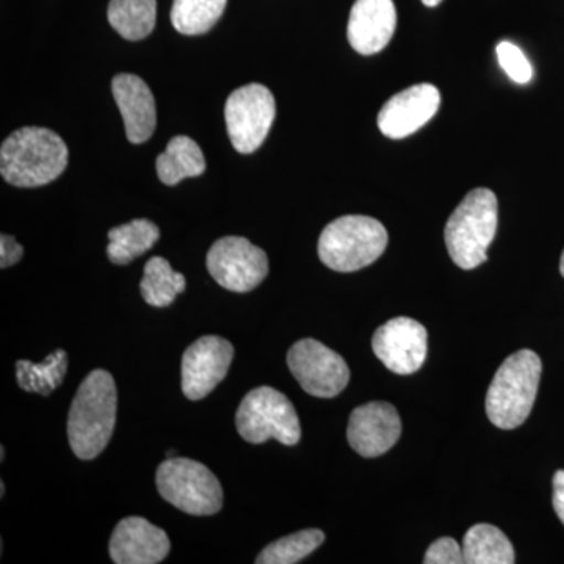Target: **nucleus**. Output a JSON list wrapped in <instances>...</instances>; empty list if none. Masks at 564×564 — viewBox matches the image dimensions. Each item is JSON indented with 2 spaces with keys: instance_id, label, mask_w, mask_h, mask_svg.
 <instances>
[{
  "instance_id": "nucleus-16",
  "label": "nucleus",
  "mask_w": 564,
  "mask_h": 564,
  "mask_svg": "<svg viewBox=\"0 0 564 564\" xmlns=\"http://www.w3.org/2000/svg\"><path fill=\"white\" fill-rule=\"evenodd\" d=\"M397 29L392 0H356L348 20V41L361 55L378 54L391 43Z\"/></svg>"
},
{
  "instance_id": "nucleus-9",
  "label": "nucleus",
  "mask_w": 564,
  "mask_h": 564,
  "mask_svg": "<svg viewBox=\"0 0 564 564\" xmlns=\"http://www.w3.org/2000/svg\"><path fill=\"white\" fill-rule=\"evenodd\" d=\"M207 270L221 288L236 293L254 291L269 274V258L245 237H223L206 258Z\"/></svg>"
},
{
  "instance_id": "nucleus-2",
  "label": "nucleus",
  "mask_w": 564,
  "mask_h": 564,
  "mask_svg": "<svg viewBox=\"0 0 564 564\" xmlns=\"http://www.w3.org/2000/svg\"><path fill=\"white\" fill-rule=\"evenodd\" d=\"M68 154L65 141L51 129H18L0 148V173L14 187H41L65 172Z\"/></svg>"
},
{
  "instance_id": "nucleus-26",
  "label": "nucleus",
  "mask_w": 564,
  "mask_h": 564,
  "mask_svg": "<svg viewBox=\"0 0 564 564\" xmlns=\"http://www.w3.org/2000/svg\"><path fill=\"white\" fill-rule=\"evenodd\" d=\"M496 52L500 66L516 84L525 85L533 79L532 63L516 44L510 43V41H502L497 46Z\"/></svg>"
},
{
  "instance_id": "nucleus-4",
  "label": "nucleus",
  "mask_w": 564,
  "mask_h": 564,
  "mask_svg": "<svg viewBox=\"0 0 564 564\" xmlns=\"http://www.w3.org/2000/svg\"><path fill=\"white\" fill-rule=\"evenodd\" d=\"M499 226V204L489 188H475L445 225V245L452 261L463 270H474L488 261V248Z\"/></svg>"
},
{
  "instance_id": "nucleus-22",
  "label": "nucleus",
  "mask_w": 564,
  "mask_h": 564,
  "mask_svg": "<svg viewBox=\"0 0 564 564\" xmlns=\"http://www.w3.org/2000/svg\"><path fill=\"white\" fill-rule=\"evenodd\" d=\"M185 284L184 274L174 272L166 259L155 256L144 265L143 280L140 282L141 296L150 306L166 307L185 291Z\"/></svg>"
},
{
  "instance_id": "nucleus-20",
  "label": "nucleus",
  "mask_w": 564,
  "mask_h": 564,
  "mask_svg": "<svg viewBox=\"0 0 564 564\" xmlns=\"http://www.w3.org/2000/svg\"><path fill=\"white\" fill-rule=\"evenodd\" d=\"M159 239H161V231H159L158 225L139 218V220H132L111 229L107 256L117 265H126L150 251Z\"/></svg>"
},
{
  "instance_id": "nucleus-19",
  "label": "nucleus",
  "mask_w": 564,
  "mask_h": 564,
  "mask_svg": "<svg viewBox=\"0 0 564 564\" xmlns=\"http://www.w3.org/2000/svg\"><path fill=\"white\" fill-rule=\"evenodd\" d=\"M464 563L513 564V544L502 530L491 524H477L467 530L463 541Z\"/></svg>"
},
{
  "instance_id": "nucleus-3",
  "label": "nucleus",
  "mask_w": 564,
  "mask_h": 564,
  "mask_svg": "<svg viewBox=\"0 0 564 564\" xmlns=\"http://www.w3.org/2000/svg\"><path fill=\"white\" fill-rule=\"evenodd\" d=\"M543 364L532 350L508 356L494 375L486 395V414L500 430L521 426L532 413Z\"/></svg>"
},
{
  "instance_id": "nucleus-21",
  "label": "nucleus",
  "mask_w": 564,
  "mask_h": 564,
  "mask_svg": "<svg viewBox=\"0 0 564 564\" xmlns=\"http://www.w3.org/2000/svg\"><path fill=\"white\" fill-rule=\"evenodd\" d=\"M107 17L122 39H147L158 21V0H110Z\"/></svg>"
},
{
  "instance_id": "nucleus-15",
  "label": "nucleus",
  "mask_w": 564,
  "mask_h": 564,
  "mask_svg": "<svg viewBox=\"0 0 564 564\" xmlns=\"http://www.w3.org/2000/svg\"><path fill=\"white\" fill-rule=\"evenodd\" d=\"M110 558L117 564H158L172 551L169 536L147 519H122L110 538Z\"/></svg>"
},
{
  "instance_id": "nucleus-6",
  "label": "nucleus",
  "mask_w": 564,
  "mask_h": 564,
  "mask_svg": "<svg viewBox=\"0 0 564 564\" xmlns=\"http://www.w3.org/2000/svg\"><path fill=\"white\" fill-rule=\"evenodd\" d=\"M237 432L250 444L276 440L296 445L302 440V426L295 406L284 393L269 386L252 389L243 397L236 414Z\"/></svg>"
},
{
  "instance_id": "nucleus-5",
  "label": "nucleus",
  "mask_w": 564,
  "mask_h": 564,
  "mask_svg": "<svg viewBox=\"0 0 564 564\" xmlns=\"http://www.w3.org/2000/svg\"><path fill=\"white\" fill-rule=\"evenodd\" d=\"M388 242V231L380 221L366 215H345L323 229L318 258L334 272H358L378 261Z\"/></svg>"
},
{
  "instance_id": "nucleus-24",
  "label": "nucleus",
  "mask_w": 564,
  "mask_h": 564,
  "mask_svg": "<svg viewBox=\"0 0 564 564\" xmlns=\"http://www.w3.org/2000/svg\"><path fill=\"white\" fill-rule=\"evenodd\" d=\"M228 0H173V28L182 35H203L220 21Z\"/></svg>"
},
{
  "instance_id": "nucleus-8",
  "label": "nucleus",
  "mask_w": 564,
  "mask_h": 564,
  "mask_svg": "<svg viewBox=\"0 0 564 564\" xmlns=\"http://www.w3.org/2000/svg\"><path fill=\"white\" fill-rule=\"evenodd\" d=\"M276 117L274 96L265 85L248 84L229 95L225 106L226 128L232 147L251 154L262 147Z\"/></svg>"
},
{
  "instance_id": "nucleus-29",
  "label": "nucleus",
  "mask_w": 564,
  "mask_h": 564,
  "mask_svg": "<svg viewBox=\"0 0 564 564\" xmlns=\"http://www.w3.org/2000/svg\"><path fill=\"white\" fill-rule=\"evenodd\" d=\"M554 510L564 525V470H556L554 475Z\"/></svg>"
},
{
  "instance_id": "nucleus-17",
  "label": "nucleus",
  "mask_w": 564,
  "mask_h": 564,
  "mask_svg": "<svg viewBox=\"0 0 564 564\" xmlns=\"http://www.w3.org/2000/svg\"><path fill=\"white\" fill-rule=\"evenodd\" d=\"M111 93L124 120L128 140L133 144L150 140L158 124L151 88L139 76L118 74L111 80Z\"/></svg>"
},
{
  "instance_id": "nucleus-32",
  "label": "nucleus",
  "mask_w": 564,
  "mask_h": 564,
  "mask_svg": "<svg viewBox=\"0 0 564 564\" xmlns=\"http://www.w3.org/2000/svg\"><path fill=\"white\" fill-rule=\"evenodd\" d=\"M166 458H176V452H174V451L166 452Z\"/></svg>"
},
{
  "instance_id": "nucleus-10",
  "label": "nucleus",
  "mask_w": 564,
  "mask_h": 564,
  "mask_svg": "<svg viewBox=\"0 0 564 564\" xmlns=\"http://www.w3.org/2000/svg\"><path fill=\"white\" fill-rule=\"evenodd\" d=\"M288 366L303 391L318 399H334L350 381V369L343 356L315 339L293 344Z\"/></svg>"
},
{
  "instance_id": "nucleus-1",
  "label": "nucleus",
  "mask_w": 564,
  "mask_h": 564,
  "mask_svg": "<svg viewBox=\"0 0 564 564\" xmlns=\"http://www.w3.org/2000/svg\"><path fill=\"white\" fill-rule=\"evenodd\" d=\"M117 408L113 377L93 370L77 389L68 414V441L77 458L90 462L102 454L113 434Z\"/></svg>"
},
{
  "instance_id": "nucleus-25",
  "label": "nucleus",
  "mask_w": 564,
  "mask_h": 564,
  "mask_svg": "<svg viewBox=\"0 0 564 564\" xmlns=\"http://www.w3.org/2000/svg\"><path fill=\"white\" fill-rule=\"evenodd\" d=\"M325 541V533L317 529L302 530L281 538L274 543L267 545L258 555V564H295L302 562L307 555L313 554L315 549L321 547Z\"/></svg>"
},
{
  "instance_id": "nucleus-18",
  "label": "nucleus",
  "mask_w": 564,
  "mask_h": 564,
  "mask_svg": "<svg viewBox=\"0 0 564 564\" xmlns=\"http://www.w3.org/2000/svg\"><path fill=\"white\" fill-rule=\"evenodd\" d=\"M155 170L163 184L176 185L187 177L202 176L206 172V159L195 140L177 135L169 141L166 150L159 155Z\"/></svg>"
},
{
  "instance_id": "nucleus-14",
  "label": "nucleus",
  "mask_w": 564,
  "mask_h": 564,
  "mask_svg": "<svg viewBox=\"0 0 564 564\" xmlns=\"http://www.w3.org/2000/svg\"><path fill=\"white\" fill-rule=\"evenodd\" d=\"M400 434L402 421L391 403L362 404L352 411L348 422V443L364 458L384 455L400 440Z\"/></svg>"
},
{
  "instance_id": "nucleus-30",
  "label": "nucleus",
  "mask_w": 564,
  "mask_h": 564,
  "mask_svg": "<svg viewBox=\"0 0 564 564\" xmlns=\"http://www.w3.org/2000/svg\"><path fill=\"white\" fill-rule=\"evenodd\" d=\"M443 0H422L423 6L426 7H437Z\"/></svg>"
},
{
  "instance_id": "nucleus-28",
  "label": "nucleus",
  "mask_w": 564,
  "mask_h": 564,
  "mask_svg": "<svg viewBox=\"0 0 564 564\" xmlns=\"http://www.w3.org/2000/svg\"><path fill=\"white\" fill-rule=\"evenodd\" d=\"M22 254H24V248L17 242L13 236H7V234L0 236V267L2 269H9L20 262Z\"/></svg>"
},
{
  "instance_id": "nucleus-27",
  "label": "nucleus",
  "mask_w": 564,
  "mask_h": 564,
  "mask_svg": "<svg viewBox=\"0 0 564 564\" xmlns=\"http://www.w3.org/2000/svg\"><path fill=\"white\" fill-rule=\"evenodd\" d=\"M423 563L463 564V545L456 543L454 538H440V540L434 541V543L430 545L429 551H426L425 558H423Z\"/></svg>"
},
{
  "instance_id": "nucleus-31",
  "label": "nucleus",
  "mask_w": 564,
  "mask_h": 564,
  "mask_svg": "<svg viewBox=\"0 0 564 564\" xmlns=\"http://www.w3.org/2000/svg\"><path fill=\"white\" fill-rule=\"evenodd\" d=\"M560 273H562V276L564 278V250H563L562 259H560Z\"/></svg>"
},
{
  "instance_id": "nucleus-7",
  "label": "nucleus",
  "mask_w": 564,
  "mask_h": 564,
  "mask_svg": "<svg viewBox=\"0 0 564 564\" xmlns=\"http://www.w3.org/2000/svg\"><path fill=\"white\" fill-rule=\"evenodd\" d=\"M155 485L166 502L192 516H212L223 507L218 478L203 463L169 458L159 466Z\"/></svg>"
},
{
  "instance_id": "nucleus-11",
  "label": "nucleus",
  "mask_w": 564,
  "mask_h": 564,
  "mask_svg": "<svg viewBox=\"0 0 564 564\" xmlns=\"http://www.w3.org/2000/svg\"><path fill=\"white\" fill-rule=\"evenodd\" d=\"M234 347L220 336H204L182 356V392L188 400H202L225 380Z\"/></svg>"
},
{
  "instance_id": "nucleus-23",
  "label": "nucleus",
  "mask_w": 564,
  "mask_h": 564,
  "mask_svg": "<svg viewBox=\"0 0 564 564\" xmlns=\"http://www.w3.org/2000/svg\"><path fill=\"white\" fill-rule=\"evenodd\" d=\"M68 372V352L57 350L51 352L43 362L31 361L17 362V381L25 392L51 395L55 389L61 388L65 375Z\"/></svg>"
},
{
  "instance_id": "nucleus-12",
  "label": "nucleus",
  "mask_w": 564,
  "mask_h": 564,
  "mask_svg": "<svg viewBox=\"0 0 564 564\" xmlns=\"http://www.w3.org/2000/svg\"><path fill=\"white\" fill-rule=\"evenodd\" d=\"M372 348L377 358L397 375L417 372L429 351V333L414 318L395 317L373 334Z\"/></svg>"
},
{
  "instance_id": "nucleus-13",
  "label": "nucleus",
  "mask_w": 564,
  "mask_h": 564,
  "mask_svg": "<svg viewBox=\"0 0 564 564\" xmlns=\"http://www.w3.org/2000/svg\"><path fill=\"white\" fill-rule=\"evenodd\" d=\"M441 106V93L432 84H419L400 91L378 113V128L392 140H402L422 129Z\"/></svg>"
}]
</instances>
